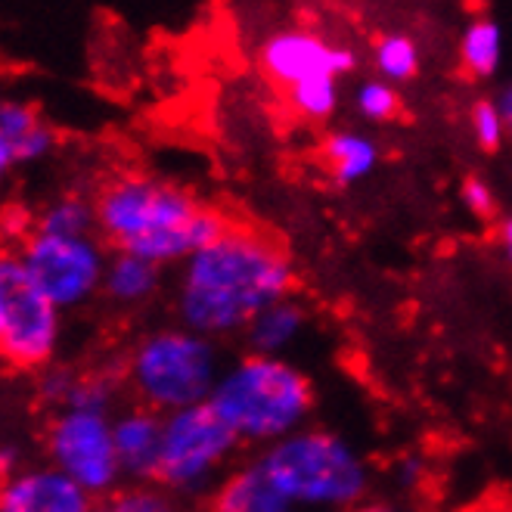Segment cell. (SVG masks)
<instances>
[{
	"mask_svg": "<svg viewBox=\"0 0 512 512\" xmlns=\"http://www.w3.org/2000/svg\"><path fill=\"white\" fill-rule=\"evenodd\" d=\"M295 289L289 249L264 230L230 224L215 243L180 264L177 323L205 339L246 333L249 323Z\"/></svg>",
	"mask_w": 512,
	"mask_h": 512,
	"instance_id": "obj_1",
	"label": "cell"
},
{
	"mask_svg": "<svg viewBox=\"0 0 512 512\" xmlns=\"http://www.w3.org/2000/svg\"><path fill=\"white\" fill-rule=\"evenodd\" d=\"M97 233L112 252H128L159 267L184 264L233 224L171 180L118 171L94 193Z\"/></svg>",
	"mask_w": 512,
	"mask_h": 512,
	"instance_id": "obj_2",
	"label": "cell"
},
{
	"mask_svg": "<svg viewBox=\"0 0 512 512\" xmlns=\"http://www.w3.org/2000/svg\"><path fill=\"white\" fill-rule=\"evenodd\" d=\"M208 407L243 444L270 447L305 426L314 410V385L283 357L249 351L233 367H224Z\"/></svg>",
	"mask_w": 512,
	"mask_h": 512,
	"instance_id": "obj_3",
	"label": "cell"
},
{
	"mask_svg": "<svg viewBox=\"0 0 512 512\" xmlns=\"http://www.w3.org/2000/svg\"><path fill=\"white\" fill-rule=\"evenodd\" d=\"M221 373L218 345L180 323L149 329L122 360L125 391L162 416L205 404Z\"/></svg>",
	"mask_w": 512,
	"mask_h": 512,
	"instance_id": "obj_4",
	"label": "cell"
},
{
	"mask_svg": "<svg viewBox=\"0 0 512 512\" xmlns=\"http://www.w3.org/2000/svg\"><path fill=\"white\" fill-rule=\"evenodd\" d=\"M270 481L301 509H354L370 491V469L333 432L298 429L258 457Z\"/></svg>",
	"mask_w": 512,
	"mask_h": 512,
	"instance_id": "obj_5",
	"label": "cell"
},
{
	"mask_svg": "<svg viewBox=\"0 0 512 512\" xmlns=\"http://www.w3.org/2000/svg\"><path fill=\"white\" fill-rule=\"evenodd\" d=\"M239 441L224 419L205 404L165 413L162 457L156 485L177 497H208L227 475V463L236 457Z\"/></svg>",
	"mask_w": 512,
	"mask_h": 512,
	"instance_id": "obj_6",
	"label": "cell"
},
{
	"mask_svg": "<svg viewBox=\"0 0 512 512\" xmlns=\"http://www.w3.org/2000/svg\"><path fill=\"white\" fill-rule=\"evenodd\" d=\"M66 314L32 283L16 252L0 258V360L22 373H41L63 351Z\"/></svg>",
	"mask_w": 512,
	"mask_h": 512,
	"instance_id": "obj_7",
	"label": "cell"
},
{
	"mask_svg": "<svg viewBox=\"0 0 512 512\" xmlns=\"http://www.w3.org/2000/svg\"><path fill=\"white\" fill-rule=\"evenodd\" d=\"M109 410L94 407H59L50 410L44 426V463L63 472L90 500H112L125 488L118 466Z\"/></svg>",
	"mask_w": 512,
	"mask_h": 512,
	"instance_id": "obj_8",
	"label": "cell"
},
{
	"mask_svg": "<svg viewBox=\"0 0 512 512\" xmlns=\"http://www.w3.org/2000/svg\"><path fill=\"white\" fill-rule=\"evenodd\" d=\"M25 274L63 314L84 311L103 298V277L112 249L100 233L87 236H50L25 230L16 249Z\"/></svg>",
	"mask_w": 512,
	"mask_h": 512,
	"instance_id": "obj_9",
	"label": "cell"
},
{
	"mask_svg": "<svg viewBox=\"0 0 512 512\" xmlns=\"http://www.w3.org/2000/svg\"><path fill=\"white\" fill-rule=\"evenodd\" d=\"M258 69L267 81L286 90L311 75H351L357 69V53L311 28H283L261 41Z\"/></svg>",
	"mask_w": 512,
	"mask_h": 512,
	"instance_id": "obj_10",
	"label": "cell"
},
{
	"mask_svg": "<svg viewBox=\"0 0 512 512\" xmlns=\"http://www.w3.org/2000/svg\"><path fill=\"white\" fill-rule=\"evenodd\" d=\"M162 426L165 416L137 401L115 410L112 438L125 485H149V481H156L162 457Z\"/></svg>",
	"mask_w": 512,
	"mask_h": 512,
	"instance_id": "obj_11",
	"label": "cell"
},
{
	"mask_svg": "<svg viewBox=\"0 0 512 512\" xmlns=\"http://www.w3.org/2000/svg\"><path fill=\"white\" fill-rule=\"evenodd\" d=\"M94 506L75 481L50 463H28L13 478L0 481V512H94Z\"/></svg>",
	"mask_w": 512,
	"mask_h": 512,
	"instance_id": "obj_12",
	"label": "cell"
},
{
	"mask_svg": "<svg viewBox=\"0 0 512 512\" xmlns=\"http://www.w3.org/2000/svg\"><path fill=\"white\" fill-rule=\"evenodd\" d=\"M298 506L270 481L261 463H243L230 469L212 494L205 497V512H295Z\"/></svg>",
	"mask_w": 512,
	"mask_h": 512,
	"instance_id": "obj_13",
	"label": "cell"
},
{
	"mask_svg": "<svg viewBox=\"0 0 512 512\" xmlns=\"http://www.w3.org/2000/svg\"><path fill=\"white\" fill-rule=\"evenodd\" d=\"M0 137L10 143L16 165L47 162L59 146V137L41 109L19 97H0Z\"/></svg>",
	"mask_w": 512,
	"mask_h": 512,
	"instance_id": "obj_14",
	"label": "cell"
},
{
	"mask_svg": "<svg viewBox=\"0 0 512 512\" xmlns=\"http://www.w3.org/2000/svg\"><path fill=\"white\" fill-rule=\"evenodd\" d=\"M162 289V267L128 255V252H112L106 264V277H103V298L112 308L134 311L143 308L146 301H153L156 292Z\"/></svg>",
	"mask_w": 512,
	"mask_h": 512,
	"instance_id": "obj_15",
	"label": "cell"
},
{
	"mask_svg": "<svg viewBox=\"0 0 512 512\" xmlns=\"http://www.w3.org/2000/svg\"><path fill=\"white\" fill-rule=\"evenodd\" d=\"M320 159H323V168L329 171V177H333L336 184L348 187L376 171L379 143L367 134H357V131H333L320 146Z\"/></svg>",
	"mask_w": 512,
	"mask_h": 512,
	"instance_id": "obj_16",
	"label": "cell"
},
{
	"mask_svg": "<svg viewBox=\"0 0 512 512\" xmlns=\"http://www.w3.org/2000/svg\"><path fill=\"white\" fill-rule=\"evenodd\" d=\"M305 323H308V311H305V305H298V301L283 298L277 305H270L246 329L252 354L280 357L283 348H289L301 333H305Z\"/></svg>",
	"mask_w": 512,
	"mask_h": 512,
	"instance_id": "obj_17",
	"label": "cell"
},
{
	"mask_svg": "<svg viewBox=\"0 0 512 512\" xmlns=\"http://www.w3.org/2000/svg\"><path fill=\"white\" fill-rule=\"evenodd\" d=\"M28 230L50 233V236H87L97 233L94 196L84 193H59L47 199L38 212L28 218Z\"/></svg>",
	"mask_w": 512,
	"mask_h": 512,
	"instance_id": "obj_18",
	"label": "cell"
},
{
	"mask_svg": "<svg viewBox=\"0 0 512 512\" xmlns=\"http://www.w3.org/2000/svg\"><path fill=\"white\" fill-rule=\"evenodd\" d=\"M500 59H503L500 25L488 16L472 19L460 38V69L475 81H485L497 75Z\"/></svg>",
	"mask_w": 512,
	"mask_h": 512,
	"instance_id": "obj_19",
	"label": "cell"
},
{
	"mask_svg": "<svg viewBox=\"0 0 512 512\" xmlns=\"http://www.w3.org/2000/svg\"><path fill=\"white\" fill-rule=\"evenodd\" d=\"M286 103L295 115L308 122H326L339 106V78L336 75H311L286 87Z\"/></svg>",
	"mask_w": 512,
	"mask_h": 512,
	"instance_id": "obj_20",
	"label": "cell"
},
{
	"mask_svg": "<svg viewBox=\"0 0 512 512\" xmlns=\"http://www.w3.org/2000/svg\"><path fill=\"white\" fill-rule=\"evenodd\" d=\"M373 63L382 81L388 84H404L419 75V44L410 35L388 32L373 47Z\"/></svg>",
	"mask_w": 512,
	"mask_h": 512,
	"instance_id": "obj_21",
	"label": "cell"
},
{
	"mask_svg": "<svg viewBox=\"0 0 512 512\" xmlns=\"http://www.w3.org/2000/svg\"><path fill=\"white\" fill-rule=\"evenodd\" d=\"M115 512H190L187 500L171 494L168 488L149 481V485H125L112 500Z\"/></svg>",
	"mask_w": 512,
	"mask_h": 512,
	"instance_id": "obj_22",
	"label": "cell"
},
{
	"mask_svg": "<svg viewBox=\"0 0 512 512\" xmlns=\"http://www.w3.org/2000/svg\"><path fill=\"white\" fill-rule=\"evenodd\" d=\"M354 106L367 122H395L401 115V94L395 84L370 78L354 90Z\"/></svg>",
	"mask_w": 512,
	"mask_h": 512,
	"instance_id": "obj_23",
	"label": "cell"
},
{
	"mask_svg": "<svg viewBox=\"0 0 512 512\" xmlns=\"http://www.w3.org/2000/svg\"><path fill=\"white\" fill-rule=\"evenodd\" d=\"M469 125L475 143L485 149V153H497L506 140V122L500 115V106L494 100H475L469 109Z\"/></svg>",
	"mask_w": 512,
	"mask_h": 512,
	"instance_id": "obj_24",
	"label": "cell"
},
{
	"mask_svg": "<svg viewBox=\"0 0 512 512\" xmlns=\"http://www.w3.org/2000/svg\"><path fill=\"white\" fill-rule=\"evenodd\" d=\"M463 202H466L469 212L475 218H481V221H491L497 215V199H494L491 184H488V180L475 177V174L463 180Z\"/></svg>",
	"mask_w": 512,
	"mask_h": 512,
	"instance_id": "obj_25",
	"label": "cell"
},
{
	"mask_svg": "<svg viewBox=\"0 0 512 512\" xmlns=\"http://www.w3.org/2000/svg\"><path fill=\"white\" fill-rule=\"evenodd\" d=\"M28 466L25 454H22V447L16 441H7V438H0V481H7L13 478L16 472H22Z\"/></svg>",
	"mask_w": 512,
	"mask_h": 512,
	"instance_id": "obj_26",
	"label": "cell"
},
{
	"mask_svg": "<svg viewBox=\"0 0 512 512\" xmlns=\"http://www.w3.org/2000/svg\"><path fill=\"white\" fill-rule=\"evenodd\" d=\"M19 165H16V156H13V149H10V143L0 137V193L7 190V184H10V177H13V171H16Z\"/></svg>",
	"mask_w": 512,
	"mask_h": 512,
	"instance_id": "obj_27",
	"label": "cell"
},
{
	"mask_svg": "<svg viewBox=\"0 0 512 512\" xmlns=\"http://www.w3.org/2000/svg\"><path fill=\"white\" fill-rule=\"evenodd\" d=\"M497 243H500L503 258L512 264V218H503L500 221V227H497Z\"/></svg>",
	"mask_w": 512,
	"mask_h": 512,
	"instance_id": "obj_28",
	"label": "cell"
},
{
	"mask_svg": "<svg viewBox=\"0 0 512 512\" xmlns=\"http://www.w3.org/2000/svg\"><path fill=\"white\" fill-rule=\"evenodd\" d=\"M497 106H500V115H503V122H506V131H512V84L503 87Z\"/></svg>",
	"mask_w": 512,
	"mask_h": 512,
	"instance_id": "obj_29",
	"label": "cell"
},
{
	"mask_svg": "<svg viewBox=\"0 0 512 512\" xmlns=\"http://www.w3.org/2000/svg\"><path fill=\"white\" fill-rule=\"evenodd\" d=\"M348 512H404V509L391 506V503H357V506L348 509Z\"/></svg>",
	"mask_w": 512,
	"mask_h": 512,
	"instance_id": "obj_30",
	"label": "cell"
},
{
	"mask_svg": "<svg viewBox=\"0 0 512 512\" xmlns=\"http://www.w3.org/2000/svg\"><path fill=\"white\" fill-rule=\"evenodd\" d=\"M4 239H7V233H4V224H0V258L7 255V249H4Z\"/></svg>",
	"mask_w": 512,
	"mask_h": 512,
	"instance_id": "obj_31",
	"label": "cell"
},
{
	"mask_svg": "<svg viewBox=\"0 0 512 512\" xmlns=\"http://www.w3.org/2000/svg\"><path fill=\"white\" fill-rule=\"evenodd\" d=\"M460 512H463V509H460ZM466 512H497V509H494V503H488V506H481V509H466Z\"/></svg>",
	"mask_w": 512,
	"mask_h": 512,
	"instance_id": "obj_32",
	"label": "cell"
},
{
	"mask_svg": "<svg viewBox=\"0 0 512 512\" xmlns=\"http://www.w3.org/2000/svg\"><path fill=\"white\" fill-rule=\"evenodd\" d=\"M494 509H497V512H512V500H509V503H500V506L494 503Z\"/></svg>",
	"mask_w": 512,
	"mask_h": 512,
	"instance_id": "obj_33",
	"label": "cell"
},
{
	"mask_svg": "<svg viewBox=\"0 0 512 512\" xmlns=\"http://www.w3.org/2000/svg\"><path fill=\"white\" fill-rule=\"evenodd\" d=\"M94 512H115V509H112V503H100V506H94Z\"/></svg>",
	"mask_w": 512,
	"mask_h": 512,
	"instance_id": "obj_34",
	"label": "cell"
}]
</instances>
